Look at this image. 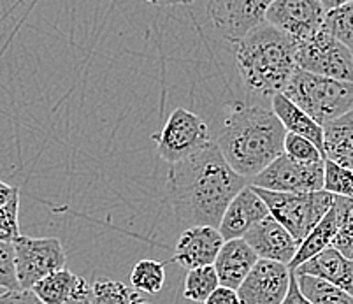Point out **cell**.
<instances>
[{
    "mask_svg": "<svg viewBox=\"0 0 353 304\" xmlns=\"http://www.w3.org/2000/svg\"><path fill=\"white\" fill-rule=\"evenodd\" d=\"M248 185L210 141L167 172V194L176 219L190 227L218 229L230 201Z\"/></svg>",
    "mask_w": 353,
    "mask_h": 304,
    "instance_id": "cell-1",
    "label": "cell"
},
{
    "mask_svg": "<svg viewBox=\"0 0 353 304\" xmlns=\"http://www.w3.org/2000/svg\"><path fill=\"white\" fill-rule=\"evenodd\" d=\"M287 132L262 105L232 102L214 145L236 174L250 181L283 153Z\"/></svg>",
    "mask_w": 353,
    "mask_h": 304,
    "instance_id": "cell-2",
    "label": "cell"
},
{
    "mask_svg": "<svg viewBox=\"0 0 353 304\" xmlns=\"http://www.w3.org/2000/svg\"><path fill=\"white\" fill-rule=\"evenodd\" d=\"M234 60L246 90L256 95L281 94L294 70V43L264 23L234 44Z\"/></svg>",
    "mask_w": 353,
    "mask_h": 304,
    "instance_id": "cell-3",
    "label": "cell"
},
{
    "mask_svg": "<svg viewBox=\"0 0 353 304\" xmlns=\"http://www.w3.org/2000/svg\"><path fill=\"white\" fill-rule=\"evenodd\" d=\"M281 94L320 127L353 110V83L322 78L301 69L294 70Z\"/></svg>",
    "mask_w": 353,
    "mask_h": 304,
    "instance_id": "cell-4",
    "label": "cell"
},
{
    "mask_svg": "<svg viewBox=\"0 0 353 304\" xmlns=\"http://www.w3.org/2000/svg\"><path fill=\"white\" fill-rule=\"evenodd\" d=\"M253 190L264 201L269 214L287 230L297 245H301L314 225L329 213L334 203V195L323 190L311 194H276L260 188Z\"/></svg>",
    "mask_w": 353,
    "mask_h": 304,
    "instance_id": "cell-5",
    "label": "cell"
},
{
    "mask_svg": "<svg viewBox=\"0 0 353 304\" xmlns=\"http://www.w3.org/2000/svg\"><path fill=\"white\" fill-rule=\"evenodd\" d=\"M295 67L322 78L353 83V53L325 30L294 44Z\"/></svg>",
    "mask_w": 353,
    "mask_h": 304,
    "instance_id": "cell-6",
    "label": "cell"
},
{
    "mask_svg": "<svg viewBox=\"0 0 353 304\" xmlns=\"http://www.w3.org/2000/svg\"><path fill=\"white\" fill-rule=\"evenodd\" d=\"M16 280L21 290H30L37 281L65 270L67 254L57 238L20 236L12 243Z\"/></svg>",
    "mask_w": 353,
    "mask_h": 304,
    "instance_id": "cell-7",
    "label": "cell"
},
{
    "mask_svg": "<svg viewBox=\"0 0 353 304\" xmlns=\"http://www.w3.org/2000/svg\"><path fill=\"white\" fill-rule=\"evenodd\" d=\"M157 152L167 164H178L211 141L210 127L201 116L185 108H178L167 118L160 132L153 134Z\"/></svg>",
    "mask_w": 353,
    "mask_h": 304,
    "instance_id": "cell-8",
    "label": "cell"
},
{
    "mask_svg": "<svg viewBox=\"0 0 353 304\" xmlns=\"http://www.w3.org/2000/svg\"><path fill=\"white\" fill-rule=\"evenodd\" d=\"M334 4L325 0H276L269 2L265 23L287 35L294 44L303 43L322 30L327 11Z\"/></svg>",
    "mask_w": 353,
    "mask_h": 304,
    "instance_id": "cell-9",
    "label": "cell"
},
{
    "mask_svg": "<svg viewBox=\"0 0 353 304\" xmlns=\"http://www.w3.org/2000/svg\"><path fill=\"white\" fill-rule=\"evenodd\" d=\"M325 162V160H323ZM323 162L301 164L281 153L262 172L252 178L250 187L276 194H311L323 190Z\"/></svg>",
    "mask_w": 353,
    "mask_h": 304,
    "instance_id": "cell-10",
    "label": "cell"
},
{
    "mask_svg": "<svg viewBox=\"0 0 353 304\" xmlns=\"http://www.w3.org/2000/svg\"><path fill=\"white\" fill-rule=\"evenodd\" d=\"M268 8L269 2L259 0H211L208 18L223 37L236 44L265 23Z\"/></svg>",
    "mask_w": 353,
    "mask_h": 304,
    "instance_id": "cell-11",
    "label": "cell"
},
{
    "mask_svg": "<svg viewBox=\"0 0 353 304\" xmlns=\"http://www.w3.org/2000/svg\"><path fill=\"white\" fill-rule=\"evenodd\" d=\"M290 285V270L278 262L259 259L236 290L241 304H281Z\"/></svg>",
    "mask_w": 353,
    "mask_h": 304,
    "instance_id": "cell-12",
    "label": "cell"
},
{
    "mask_svg": "<svg viewBox=\"0 0 353 304\" xmlns=\"http://www.w3.org/2000/svg\"><path fill=\"white\" fill-rule=\"evenodd\" d=\"M268 216L269 210L264 201L260 199L250 185H246L227 206L220 225H218V232L223 241L243 239L250 229H253L256 223Z\"/></svg>",
    "mask_w": 353,
    "mask_h": 304,
    "instance_id": "cell-13",
    "label": "cell"
},
{
    "mask_svg": "<svg viewBox=\"0 0 353 304\" xmlns=\"http://www.w3.org/2000/svg\"><path fill=\"white\" fill-rule=\"evenodd\" d=\"M243 239L259 259L278 262V264H283L287 267L294 259L297 248H299L295 239L272 219L271 214L262 222L256 223L253 229H250Z\"/></svg>",
    "mask_w": 353,
    "mask_h": 304,
    "instance_id": "cell-14",
    "label": "cell"
},
{
    "mask_svg": "<svg viewBox=\"0 0 353 304\" xmlns=\"http://www.w3.org/2000/svg\"><path fill=\"white\" fill-rule=\"evenodd\" d=\"M223 238L213 227H190L178 238L172 261L185 270H199L214 264Z\"/></svg>",
    "mask_w": 353,
    "mask_h": 304,
    "instance_id": "cell-15",
    "label": "cell"
},
{
    "mask_svg": "<svg viewBox=\"0 0 353 304\" xmlns=\"http://www.w3.org/2000/svg\"><path fill=\"white\" fill-rule=\"evenodd\" d=\"M256 261H259V257L246 245L245 239L223 241L213 264L220 287H225L230 290L239 289V285L245 281Z\"/></svg>",
    "mask_w": 353,
    "mask_h": 304,
    "instance_id": "cell-16",
    "label": "cell"
},
{
    "mask_svg": "<svg viewBox=\"0 0 353 304\" xmlns=\"http://www.w3.org/2000/svg\"><path fill=\"white\" fill-rule=\"evenodd\" d=\"M294 274L319 278L353 297V259H346L338 250H323L322 254L299 265Z\"/></svg>",
    "mask_w": 353,
    "mask_h": 304,
    "instance_id": "cell-17",
    "label": "cell"
},
{
    "mask_svg": "<svg viewBox=\"0 0 353 304\" xmlns=\"http://www.w3.org/2000/svg\"><path fill=\"white\" fill-rule=\"evenodd\" d=\"M272 113L283 125L285 132L294 134L313 143L319 152L323 155V129L316 121L311 120L304 111H301L295 104H292L283 94H276L271 97Z\"/></svg>",
    "mask_w": 353,
    "mask_h": 304,
    "instance_id": "cell-18",
    "label": "cell"
},
{
    "mask_svg": "<svg viewBox=\"0 0 353 304\" xmlns=\"http://www.w3.org/2000/svg\"><path fill=\"white\" fill-rule=\"evenodd\" d=\"M322 129L323 159L353 172V110Z\"/></svg>",
    "mask_w": 353,
    "mask_h": 304,
    "instance_id": "cell-19",
    "label": "cell"
},
{
    "mask_svg": "<svg viewBox=\"0 0 353 304\" xmlns=\"http://www.w3.org/2000/svg\"><path fill=\"white\" fill-rule=\"evenodd\" d=\"M336 230H338V225H336V213H334V210L330 207L329 213H327L325 216L314 225V229L311 230L310 234L301 241L294 259H292V262L288 264V270L295 271L299 265H303L304 262L311 261L313 257L322 254L323 250L330 248L334 236H336Z\"/></svg>",
    "mask_w": 353,
    "mask_h": 304,
    "instance_id": "cell-20",
    "label": "cell"
},
{
    "mask_svg": "<svg viewBox=\"0 0 353 304\" xmlns=\"http://www.w3.org/2000/svg\"><path fill=\"white\" fill-rule=\"evenodd\" d=\"M79 276L69 270H60L43 278L32 287V294L43 304H65L72 297Z\"/></svg>",
    "mask_w": 353,
    "mask_h": 304,
    "instance_id": "cell-21",
    "label": "cell"
},
{
    "mask_svg": "<svg viewBox=\"0 0 353 304\" xmlns=\"http://www.w3.org/2000/svg\"><path fill=\"white\" fill-rule=\"evenodd\" d=\"M332 210L336 213V236L330 248L338 250L346 259H353V201L334 197Z\"/></svg>",
    "mask_w": 353,
    "mask_h": 304,
    "instance_id": "cell-22",
    "label": "cell"
},
{
    "mask_svg": "<svg viewBox=\"0 0 353 304\" xmlns=\"http://www.w3.org/2000/svg\"><path fill=\"white\" fill-rule=\"evenodd\" d=\"M323 30L334 39L345 44L353 53V0L350 2H336L327 11L323 20Z\"/></svg>",
    "mask_w": 353,
    "mask_h": 304,
    "instance_id": "cell-23",
    "label": "cell"
},
{
    "mask_svg": "<svg viewBox=\"0 0 353 304\" xmlns=\"http://www.w3.org/2000/svg\"><path fill=\"white\" fill-rule=\"evenodd\" d=\"M139 292L117 280L101 278L90 287V304H141Z\"/></svg>",
    "mask_w": 353,
    "mask_h": 304,
    "instance_id": "cell-24",
    "label": "cell"
},
{
    "mask_svg": "<svg viewBox=\"0 0 353 304\" xmlns=\"http://www.w3.org/2000/svg\"><path fill=\"white\" fill-rule=\"evenodd\" d=\"M299 290L311 304H353V297L327 281L313 276H295Z\"/></svg>",
    "mask_w": 353,
    "mask_h": 304,
    "instance_id": "cell-25",
    "label": "cell"
},
{
    "mask_svg": "<svg viewBox=\"0 0 353 304\" xmlns=\"http://www.w3.org/2000/svg\"><path fill=\"white\" fill-rule=\"evenodd\" d=\"M130 281L136 292L159 294L165 285V264L153 259L139 261L134 265Z\"/></svg>",
    "mask_w": 353,
    "mask_h": 304,
    "instance_id": "cell-26",
    "label": "cell"
},
{
    "mask_svg": "<svg viewBox=\"0 0 353 304\" xmlns=\"http://www.w3.org/2000/svg\"><path fill=\"white\" fill-rule=\"evenodd\" d=\"M220 287L213 265L188 271L183 287V297L192 303H204Z\"/></svg>",
    "mask_w": 353,
    "mask_h": 304,
    "instance_id": "cell-27",
    "label": "cell"
},
{
    "mask_svg": "<svg viewBox=\"0 0 353 304\" xmlns=\"http://www.w3.org/2000/svg\"><path fill=\"white\" fill-rule=\"evenodd\" d=\"M323 192L353 201V172L330 160L323 162Z\"/></svg>",
    "mask_w": 353,
    "mask_h": 304,
    "instance_id": "cell-28",
    "label": "cell"
},
{
    "mask_svg": "<svg viewBox=\"0 0 353 304\" xmlns=\"http://www.w3.org/2000/svg\"><path fill=\"white\" fill-rule=\"evenodd\" d=\"M20 236V194H16L0 207V243L12 245Z\"/></svg>",
    "mask_w": 353,
    "mask_h": 304,
    "instance_id": "cell-29",
    "label": "cell"
},
{
    "mask_svg": "<svg viewBox=\"0 0 353 304\" xmlns=\"http://www.w3.org/2000/svg\"><path fill=\"white\" fill-rule=\"evenodd\" d=\"M283 153L295 162H301V164H319V162L325 160L313 143L288 132L283 141Z\"/></svg>",
    "mask_w": 353,
    "mask_h": 304,
    "instance_id": "cell-30",
    "label": "cell"
},
{
    "mask_svg": "<svg viewBox=\"0 0 353 304\" xmlns=\"http://www.w3.org/2000/svg\"><path fill=\"white\" fill-rule=\"evenodd\" d=\"M20 285L16 280L14 252L12 245L0 243V290H18Z\"/></svg>",
    "mask_w": 353,
    "mask_h": 304,
    "instance_id": "cell-31",
    "label": "cell"
},
{
    "mask_svg": "<svg viewBox=\"0 0 353 304\" xmlns=\"http://www.w3.org/2000/svg\"><path fill=\"white\" fill-rule=\"evenodd\" d=\"M0 304H43L32 290H0Z\"/></svg>",
    "mask_w": 353,
    "mask_h": 304,
    "instance_id": "cell-32",
    "label": "cell"
},
{
    "mask_svg": "<svg viewBox=\"0 0 353 304\" xmlns=\"http://www.w3.org/2000/svg\"><path fill=\"white\" fill-rule=\"evenodd\" d=\"M202 304H241L236 290L225 289V287H218L210 297Z\"/></svg>",
    "mask_w": 353,
    "mask_h": 304,
    "instance_id": "cell-33",
    "label": "cell"
},
{
    "mask_svg": "<svg viewBox=\"0 0 353 304\" xmlns=\"http://www.w3.org/2000/svg\"><path fill=\"white\" fill-rule=\"evenodd\" d=\"M281 304H311L310 301L301 294L299 285H297V278H295L294 271H290V285H288V292Z\"/></svg>",
    "mask_w": 353,
    "mask_h": 304,
    "instance_id": "cell-34",
    "label": "cell"
},
{
    "mask_svg": "<svg viewBox=\"0 0 353 304\" xmlns=\"http://www.w3.org/2000/svg\"><path fill=\"white\" fill-rule=\"evenodd\" d=\"M65 304H90V287L85 278H79L72 297Z\"/></svg>",
    "mask_w": 353,
    "mask_h": 304,
    "instance_id": "cell-35",
    "label": "cell"
},
{
    "mask_svg": "<svg viewBox=\"0 0 353 304\" xmlns=\"http://www.w3.org/2000/svg\"><path fill=\"white\" fill-rule=\"evenodd\" d=\"M16 194H20L18 187H11V185L0 181V207L4 206V204H8Z\"/></svg>",
    "mask_w": 353,
    "mask_h": 304,
    "instance_id": "cell-36",
    "label": "cell"
},
{
    "mask_svg": "<svg viewBox=\"0 0 353 304\" xmlns=\"http://www.w3.org/2000/svg\"><path fill=\"white\" fill-rule=\"evenodd\" d=\"M141 304H152V303H144V301H143V303H141Z\"/></svg>",
    "mask_w": 353,
    "mask_h": 304,
    "instance_id": "cell-37",
    "label": "cell"
}]
</instances>
